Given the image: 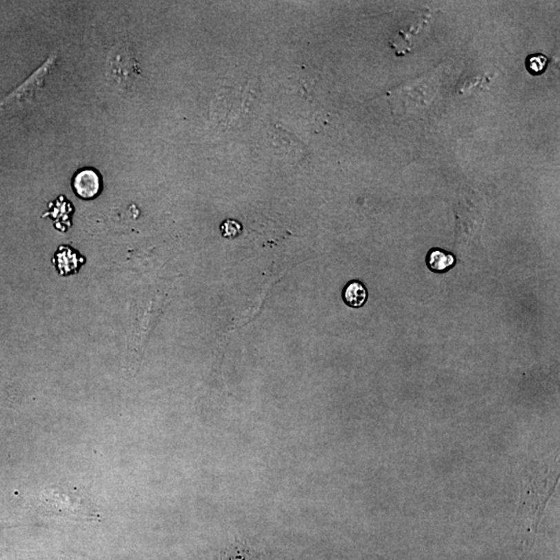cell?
<instances>
[{"instance_id": "3957f363", "label": "cell", "mask_w": 560, "mask_h": 560, "mask_svg": "<svg viewBox=\"0 0 560 560\" xmlns=\"http://www.w3.org/2000/svg\"><path fill=\"white\" fill-rule=\"evenodd\" d=\"M79 253L68 246H61L55 255L54 263L61 275L75 273L83 263Z\"/></svg>"}, {"instance_id": "7a4b0ae2", "label": "cell", "mask_w": 560, "mask_h": 560, "mask_svg": "<svg viewBox=\"0 0 560 560\" xmlns=\"http://www.w3.org/2000/svg\"><path fill=\"white\" fill-rule=\"evenodd\" d=\"M102 188L101 177L92 168H83L76 172L73 178L74 192L83 199H92L98 197Z\"/></svg>"}, {"instance_id": "52a82bcc", "label": "cell", "mask_w": 560, "mask_h": 560, "mask_svg": "<svg viewBox=\"0 0 560 560\" xmlns=\"http://www.w3.org/2000/svg\"><path fill=\"white\" fill-rule=\"evenodd\" d=\"M242 232V226L236 220H226L221 226V234L224 238L234 239Z\"/></svg>"}, {"instance_id": "8992f818", "label": "cell", "mask_w": 560, "mask_h": 560, "mask_svg": "<svg viewBox=\"0 0 560 560\" xmlns=\"http://www.w3.org/2000/svg\"><path fill=\"white\" fill-rule=\"evenodd\" d=\"M548 57H545L541 53H535V54H530L527 57L526 69L528 70L529 73L533 76H539L543 74L547 69Z\"/></svg>"}, {"instance_id": "5b68a950", "label": "cell", "mask_w": 560, "mask_h": 560, "mask_svg": "<svg viewBox=\"0 0 560 560\" xmlns=\"http://www.w3.org/2000/svg\"><path fill=\"white\" fill-rule=\"evenodd\" d=\"M368 290L359 280H352L343 288V300L350 308H362L368 301Z\"/></svg>"}, {"instance_id": "277c9868", "label": "cell", "mask_w": 560, "mask_h": 560, "mask_svg": "<svg viewBox=\"0 0 560 560\" xmlns=\"http://www.w3.org/2000/svg\"><path fill=\"white\" fill-rule=\"evenodd\" d=\"M426 263L434 273H446L456 265V257L443 249L432 248L428 251Z\"/></svg>"}, {"instance_id": "6da1fadb", "label": "cell", "mask_w": 560, "mask_h": 560, "mask_svg": "<svg viewBox=\"0 0 560 560\" xmlns=\"http://www.w3.org/2000/svg\"><path fill=\"white\" fill-rule=\"evenodd\" d=\"M139 67L131 49L117 47L111 51L107 61V76L113 83L128 88L139 74Z\"/></svg>"}]
</instances>
